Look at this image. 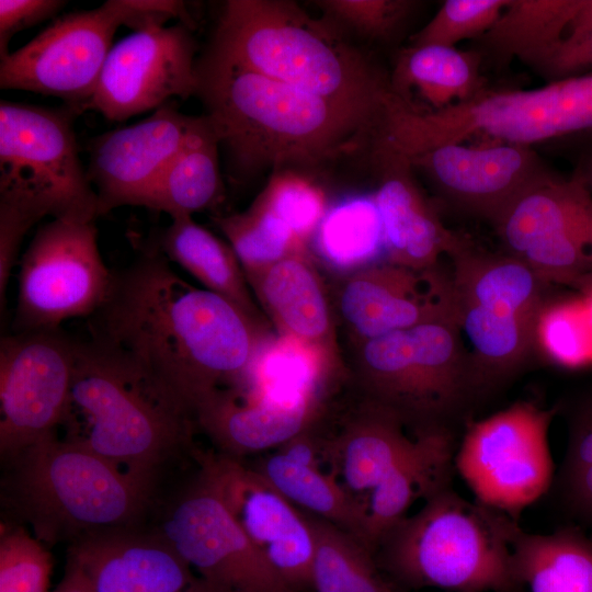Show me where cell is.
Masks as SVG:
<instances>
[{
	"mask_svg": "<svg viewBox=\"0 0 592 592\" xmlns=\"http://www.w3.org/2000/svg\"><path fill=\"white\" fill-rule=\"evenodd\" d=\"M66 3L62 0H1L0 59L10 53L9 43L15 34L53 18Z\"/></svg>",
	"mask_w": 592,
	"mask_h": 592,
	"instance_id": "cell-44",
	"label": "cell"
},
{
	"mask_svg": "<svg viewBox=\"0 0 592 592\" xmlns=\"http://www.w3.org/2000/svg\"><path fill=\"white\" fill-rule=\"evenodd\" d=\"M251 468L293 505L339 526L364 544V501L350 493L329 470L277 449Z\"/></svg>",
	"mask_w": 592,
	"mask_h": 592,
	"instance_id": "cell-31",
	"label": "cell"
},
{
	"mask_svg": "<svg viewBox=\"0 0 592 592\" xmlns=\"http://www.w3.org/2000/svg\"><path fill=\"white\" fill-rule=\"evenodd\" d=\"M304 513L315 539L312 592H396L360 539L321 517Z\"/></svg>",
	"mask_w": 592,
	"mask_h": 592,
	"instance_id": "cell-35",
	"label": "cell"
},
{
	"mask_svg": "<svg viewBox=\"0 0 592 592\" xmlns=\"http://www.w3.org/2000/svg\"><path fill=\"white\" fill-rule=\"evenodd\" d=\"M481 55L456 47L409 46L397 56L389 78L395 95L407 102L411 91L433 109L465 103L486 90L480 72Z\"/></svg>",
	"mask_w": 592,
	"mask_h": 592,
	"instance_id": "cell-28",
	"label": "cell"
},
{
	"mask_svg": "<svg viewBox=\"0 0 592 592\" xmlns=\"http://www.w3.org/2000/svg\"><path fill=\"white\" fill-rule=\"evenodd\" d=\"M200 474L293 592H312L315 539L305 513L240 459L198 454Z\"/></svg>",
	"mask_w": 592,
	"mask_h": 592,
	"instance_id": "cell-17",
	"label": "cell"
},
{
	"mask_svg": "<svg viewBox=\"0 0 592 592\" xmlns=\"http://www.w3.org/2000/svg\"><path fill=\"white\" fill-rule=\"evenodd\" d=\"M316 3L335 22L369 38H388L414 5L407 0H321Z\"/></svg>",
	"mask_w": 592,
	"mask_h": 592,
	"instance_id": "cell-43",
	"label": "cell"
},
{
	"mask_svg": "<svg viewBox=\"0 0 592 592\" xmlns=\"http://www.w3.org/2000/svg\"><path fill=\"white\" fill-rule=\"evenodd\" d=\"M396 592H400V591H397V590H396Z\"/></svg>",
	"mask_w": 592,
	"mask_h": 592,
	"instance_id": "cell-50",
	"label": "cell"
},
{
	"mask_svg": "<svg viewBox=\"0 0 592 592\" xmlns=\"http://www.w3.org/2000/svg\"><path fill=\"white\" fill-rule=\"evenodd\" d=\"M194 116L170 102L147 118L93 137L88 145V179L99 215L141 206L159 177L183 146Z\"/></svg>",
	"mask_w": 592,
	"mask_h": 592,
	"instance_id": "cell-20",
	"label": "cell"
},
{
	"mask_svg": "<svg viewBox=\"0 0 592 592\" xmlns=\"http://www.w3.org/2000/svg\"><path fill=\"white\" fill-rule=\"evenodd\" d=\"M67 561L93 592H212L160 533L127 528L86 536L70 544Z\"/></svg>",
	"mask_w": 592,
	"mask_h": 592,
	"instance_id": "cell-21",
	"label": "cell"
},
{
	"mask_svg": "<svg viewBox=\"0 0 592 592\" xmlns=\"http://www.w3.org/2000/svg\"><path fill=\"white\" fill-rule=\"evenodd\" d=\"M75 340L60 329L19 331L0 342V453L9 460L57 434L70 398Z\"/></svg>",
	"mask_w": 592,
	"mask_h": 592,
	"instance_id": "cell-14",
	"label": "cell"
},
{
	"mask_svg": "<svg viewBox=\"0 0 592 592\" xmlns=\"http://www.w3.org/2000/svg\"><path fill=\"white\" fill-rule=\"evenodd\" d=\"M219 149L210 119L194 116L183 146L159 177L144 207L173 219L216 206L224 196Z\"/></svg>",
	"mask_w": 592,
	"mask_h": 592,
	"instance_id": "cell-27",
	"label": "cell"
},
{
	"mask_svg": "<svg viewBox=\"0 0 592 592\" xmlns=\"http://www.w3.org/2000/svg\"><path fill=\"white\" fill-rule=\"evenodd\" d=\"M338 307L360 343L428 321L458 322L451 275L387 261L351 274L340 288Z\"/></svg>",
	"mask_w": 592,
	"mask_h": 592,
	"instance_id": "cell-19",
	"label": "cell"
},
{
	"mask_svg": "<svg viewBox=\"0 0 592 592\" xmlns=\"http://www.w3.org/2000/svg\"><path fill=\"white\" fill-rule=\"evenodd\" d=\"M214 221L229 241L244 273L265 269L306 249L285 224L254 203L243 213L215 217Z\"/></svg>",
	"mask_w": 592,
	"mask_h": 592,
	"instance_id": "cell-37",
	"label": "cell"
},
{
	"mask_svg": "<svg viewBox=\"0 0 592 592\" xmlns=\"http://www.w3.org/2000/svg\"><path fill=\"white\" fill-rule=\"evenodd\" d=\"M406 157L453 205L491 223L522 194L556 177L532 147L508 143L443 144Z\"/></svg>",
	"mask_w": 592,
	"mask_h": 592,
	"instance_id": "cell-18",
	"label": "cell"
},
{
	"mask_svg": "<svg viewBox=\"0 0 592 592\" xmlns=\"http://www.w3.org/2000/svg\"><path fill=\"white\" fill-rule=\"evenodd\" d=\"M535 70L550 81L592 71V32L577 39H562Z\"/></svg>",
	"mask_w": 592,
	"mask_h": 592,
	"instance_id": "cell-45",
	"label": "cell"
},
{
	"mask_svg": "<svg viewBox=\"0 0 592 592\" xmlns=\"http://www.w3.org/2000/svg\"><path fill=\"white\" fill-rule=\"evenodd\" d=\"M567 421L566 452L551 490L578 526L592 533V387L573 401Z\"/></svg>",
	"mask_w": 592,
	"mask_h": 592,
	"instance_id": "cell-36",
	"label": "cell"
},
{
	"mask_svg": "<svg viewBox=\"0 0 592 592\" xmlns=\"http://www.w3.org/2000/svg\"><path fill=\"white\" fill-rule=\"evenodd\" d=\"M318 409L225 387L198 405L194 421L221 454L240 459L246 454L280 447L297 436L311 426Z\"/></svg>",
	"mask_w": 592,
	"mask_h": 592,
	"instance_id": "cell-23",
	"label": "cell"
},
{
	"mask_svg": "<svg viewBox=\"0 0 592 592\" xmlns=\"http://www.w3.org/2000/svg\"><path fill=\"white\" fill-rule=\"evenodd\" d=\"M254 204L285 224L305 246L329 206L323 191L293 170L276 171Z\"/></svg>",
	"mask_w": 592,
	"mask_h": 592,
	"instance_id": "cell-39",
	"label": "cell"
},
{
	"mask_svg": "<svg viewBox=\"0 0 592 592\" xmlns=\"http://www.w3.org/2000/svg\"><path fill=\"white\" fill-rule=\"evenodd\" d=\"M128 0L54 20L29 43L0 60V88L64 100L79 113L93 95L116 30L129 27Z\"/></svg>",
	"mask_w": 592,
	"mask_h": 592,
	"instance_id": "cell-12",
	"label": "cell"
},
{
	"mask_svg": "<svg viewBox=\"0 0 592 592\" xmlns=\"http://www.w3.org/2000/svg\"><path fill=\"white\" fill-rule=\"evenodd\" d=\"M1 528L0 592H49L53 559L45 544L23 526Z\"/></svg>",
	"mask_w": 592,
	"mask_h": 592,
	"instance_id": "cell-40",
	"label": "cell"
},
{
	"mask_svg": "<svg viewBox=\"0 0 592 592\" xmlns=\"http://www.w3.org/2000/svg\"><path fill=\"white\" fill-rule=\"evenodd\" d=\"M556 411L517 401L467 428L454 465L478 503L517 522L551 490L548 432Z\"/></svg>",
	"mask_w": 592,
	"mask_h": 592,
	"instance_id": "cell-9",
	"label": "cell"
},
{
	"mask_svg": "<svg viewBox=\"0 0 592 592\" xmlns=\"http://www.w3.org/2000/svg\"><path fill=\"white\" fill-rule=\"evenodd\" d=\"M196 52L182 22L133 32L112 46L86 110L123 122L195 94Z\"/></svg>",
	"mask_w": 592,
	"mask_h": 592,
	"instance_id": "cell-16",
	"label": "cell"
},
{
	"mask_svg": "<svg viewBox=\"0 0 592 592\" xmlns=\"http://www.w3.org/2000/svg\"><path fill=\"white\" fill-rule=\"evenodd\" d=\"M9 462L13 505L44 544L133 528L153 485L57 434Z\"/></svg>",
	"mask_w": 592,
	"mask_h": 592,
	"instance_id": "cell-6",
	"label": "cell"
},
{
	"mask_svg": "<svg viewBox=\"0 0 592 592\" xmlns=\"http://www.w3.org/2000/svg\"><path fill=\"white\" fill-rule=\"evenodd\" d=\"M363 399L401 419L413 435L454 432L453 420L478 392L456 320L428 321L360 343Z\"/></svg>",
	"mask_w": 592,
	"mask_h": 592,
	"instance_id": "cell-7",
	"label": "cell"
},
{
	"mask_svg": "<svg viewBox=\"0 0 592 592\" xmlns=\"http://www.w3.org/2000/svg\"><path fill=\"white\" fill-rule=\"evenodd\" d=\"M208 53L383 122L389 78L297 3L229 0Z\"/></svg>",
	"mask_w": 592,
	"mask_h": 592,
	"instance_id": "cell-4",
	"label": "cell"
},
{
	"mask_svg": "<svg viewBox=\"0 0 592 592\" xmlns=\"http://www.w3.org/2000/svg\"><path fill=\"white\" fill-rule=\"evenodd\" d=\"M156 243L170 262L183 267L205 289L224 297L260 322L246 273L230 244L191 216L171 219Z\"/></svg>",
	"mask_w": 592,
	"mask_h": 592,
	"instance_id": "cell-30",
	"label": "cell"
},
{
	"mask_svg": "<svg viewBox=\"0 0 592 592\" xmlns=\"http://www.w3.org/2000/svg\"><path fill=\"white\" fill-rule=\"evenodd\" d=\"M159 533L212 592H293L200 473L169 509Z\"/></svg>",
	"mask_w": 592,
	"mask_h": 592,
	"instance_id": "cell-15",
	"label": "cell"
},
{
	"mask_svg": "<svg viewBox=\"0 0 592 592\" xmlns=\"http://www.w3.org/2000/svg\"><path fill=\"white\" fill-rule=\"evenodd\" d=\"M334 371L318 352L278 335L263 343L240 383L272 400L319 407L321 391Z\"/></svg>",
	"mask_w": 592,
	"mask_h": 592,
	"instance_id": "cell-34",
	"label": "cell"
},
{
	"mask_svg": "<svg viewBox=\"0 0 592 592\" xmlns=\"http://www.w3.org/2000/svg\"><path fill=\"white\" fill-rule=\"evenodd\" d=\"M52 592H93L82 572L67 561L65 573Z\"/></svg>",
	"mask_w": 592,
	"mask_h": 592,
	"instance_id": "cell-47",
	"label": "cell"
},
{
	"mask_svg": "<svg viewBox=\"0 0 592 592\" xmlns=\"http://www.w3.org/2000/svg\"><path fill=\"white\" fill-rule=\"evenodd\" d=\"M577 287H579L582 293L581 297L584 306L588 326L592 337V277L587 278Z\"/></svg>",
	"mask_w": 592,
	"mask_h": 592,
	"instance_id": "cell-48",
	"label": "cell"
},
{
	"mask_svg": "<svg viewBox=\"0 0 592 592\" xmlns=\"http://www.w3.org/2000/svg\"><path fill=\"white\" fill-rule=\"evenodd\" d=\"M414 437L395 413L363 399L337 434L322 439L323 463L350 493L364 501Z\"/></svg>",
	"mask_w": 592,
	"mask_h": 592,
	"instance_id": "cell-26",
	"label": "cell"
},
{
	"mask_svg": "<svg viewBox=\"0 0 592 592\" xmlns=\"http://www.w3.org/2000/svg\"><path fill=\"white\" fill-rule=\"evenodd\" d=\"M68 106L44 107L0 102V184L44 197L54 218L95 220L99 202L79 157L75 121Z\"/></svg>",
	"mask_w": 592,
	"mask_h": 592,
	"instance_id": "cell-11",
	"label": "cell"
},
{
	"mask_svg": "<svg viewBox=\"0 0 592 592\" xmlns=\"http://www.w3.org/2000/svg\"><path fill=\"white\" fill-rule=\"evenodd\" d=\"M583 0H510L479 39L498 58H517L534 69L565 38Z\"/></svg>",
	"mask_w": 592,
	"mask_h": 592,
	"instance_id": "cell-33",
	"label": "cell"
},
{
	"mask_svg": "<svg viewBox=\"0 0 592 592\" xmlns=\"http://www.w3.org/2000/svg\"><path fill=\"white\" fill-rule=\"evenodd\" d=\"M517 522L447 487L378 540L379 570L409 588L514 592L512 537Z\"/></svg>",
	"mask_w": 592,
	"mask_h": 592,
	"instance_id": "cell-5",
	"label": "cell"
},
{
	"mask_svg": "<svg viewBox=\"0 0 592 592\" xmlns=\"http://www.w3.org/2000/svg\"><path fill=\"white\" fill-rule=\"evenodd\" d=\"M112 277L95 220L53 218L21 260L15 332L58 330L68 319L90 318L105 301Z\"/></svg>",
	"mask_w": 592,
	"mask_h": 592,
	"instance_id": "cell-10",
	"label": "cell"
},
{
	"mask_svg": "<svg viewBox=\"0 0 592 592\" xmlns=\"http://www.w3.org/2000/svg\"><path fill=\"white\" fill-rule=\"evenodd\" d=\"M536 348L562 367L592 364V337L582 297L546 303L536 326Z\"/></svg>",
	"mask_w": 592,
	"mask_h": 592,
	"instance_id": "cell-38",
	"label": "cell"
},
{
	"mask_svg": "<svg viewBox=\"0 0 592 592\" xmlns=\"http://www.w3.org/2000/svg\"><path fill=\"white\" fill-rule=\"evenodd\" d=\"M46 216L55 217L54 206L22 186L0 184V305L18 260L21 243L31 227Z\"/></svg>",
	"mask_w": 592,
	"mask_h": 592,
	"instance_id": "cell-42",
	"label": "cell"
},
{
	"mask_svg": "<svg viewBox=\"0 0 592 592\" xmlns=\"http://www.w3.org/2000/svg\"><path fill=\"white\" fill-rule=\"evenodd\" d=\"M196 91L228 153L231 174L311 167L373 146L383 122L207 53Z\"/></svg>",
	"mask_w": 592,
	"mask_h": 592,
	"instance_id": "cell-2",
	"label": "cell"
},
{
	"mask_svg": "<svg viewBox=\"0 0 592 592\" xmlns=\"http://www.w3.org/2000/svg\"><path fill=\"white\" fill-rule=\"evenodd\" d=\"M510 0H446L433 18L410 37V46L455 47L480 38L494 24Z\"/></svg>",
	"mask_w": 592,
	"mask_h": 592,
	"instance_id": "cell-41",
	"label": "cell"
},
{
	"mask_svg": "<svg viewBox=\"0 0 592 592\" xmlns=\"http://www.w3.org/2000/svg\"><path fill=\"white\" fill-rule=\"evenodd\" d=\"M246 276L278 334L318 352L337 371L338 348L330 305L305 252L247 272Z\"/></svg>",
	"mask_w": 592,
	"mask_h": 592,
	"instance_id": "cell-24",
	"label": "cell"
},
{
	"mask_svg": "<svg viewBox=\"0 0 592 592\" xmlns=\"http://www.w3.org/2000/svg\"><path fill=\"white\" fill-rule=\"evenodd\" d=\"M492 224L506 254L546 284L592 277V192L576 174L532 187Z\"/></svg>",
	"mask_w": 592,
	"mask_h": 592,
	"instance_id": "cell-13",
	"label": "cell"
},
{
	"mask_svg": "<svg viewBox=\"0 0 592 592\" xmlns=\"http://www.w3.org/2000/svg\"><path fill=\"white\" fill-rule=\"evenodd\" d=\"M308 243L326 265L342 273L380 263L386 244L374 196L354 194L329 205Z\"/></svg>",
	"mask_w": 592,
	"mask_h": 592,
	"instance_id": "cell-32",
	"label": "cell"
},
{
	"mask_svg": "<svg viewBox=\"0 0 592 592\" xmlns=\"http://www.w3.org/2000/svg\"><path fill=\"white\" fill-rule=\"evenodd\" d=\"M194 423L173 394L126 352L93 335L75 340L62 439L153 480L167 459L189 446Z\"/></svg>",
	"mask_w": 592,
	"mask_h": 592,
	"instance_id": "cell-3",
	"label": "cell"
},
{
	"mask_svg": "<svg viewBox=\"0 0 592 592\" xmlns=\"http://www.w3.org/2000/svg\"><path fill=\"white\" fill-rule=\"evenodd\" d=\"M576 175L580 178L592 192V151L583 157Z\"/></svg>",
	"mask_w": 592,
	"mask_h": 592,
	"instance_id": "cell-49",
	"label": "cell"
},
{
	"mask_svg": "<svg viewBox=\"0 0 592 592\" xmlns=\"http://www.w3.org/2000/svg\"><path fill=\"white\" fill-rule=\"evenodd\" d=\"M590 32H592V0H583L571 20L563 39H577Z\"/></svg>",
	"mask_w": 592,
	"mask_h": 592,
	"instance_id": "cell-46",
	"label": "cell"
},
{
	"mask_svg": "<svg viewBox=\"0 0 592 592\" xmlns=\"http://www.w3.org/2000/svg\"><path fill=\"white\" fill-rule=\"evenodd\" d=\"M89 332L147 368L193 419L213 392L241 382L267 340L261 323L229 300L180 277L156 242L113 270Z\"/></svg>",
	"mask_w": 592,
	"mask_h": 592,
	"instance_id": "cell-1",
	"label": "cell"
},
{
	"mask_svg": "<svg viewBox=\"0 0 592 592\" xmlns=\"http://www.w3.org/2000/svg\"><path fill=\"white\" fill-rule=\"evenodd\" d=\"M378 184L373 194L382 218L386 261L415 269L437 267L460 239L446 229L420 190L414 169L379 136L372 149Z\"/></svg>",
	"mask_w": 592,
	"mask_h": 592,
	"instance_id": "cell-22",
	"label": "cell"
},
{
	"mask_svg": "<svg viewBox=\"0 0 592 592\" xmlns=\"http://www.w3.org/2000/svg\"><path fill=\"white\" fill-rule=\"evenodd\" d=\"M457 448L454 432L415 435L408 451L364 499V544L374 553L380 537L418 500L451 487Z\"/></svg>",
	"mask_w": 592,
	"mask_h": 592,
	"instance_id": "cell-25",
	"label": "cell"
},
{
	"mask_svg": "<svg viewBox=\"0 0 592 592\" xmlns=\"http://www.w3.org/2000/svg\"><path fill=\"white\" fill-rule=\"evenodd\" d=\"M449 258L458 326L480 391L513 374L536 348L548 284L516 258L480 251L464 239Z\"/></svg>",
	"mask_w": 592,
	"mask_h": 592,
	"instance_id": "cell-8",
	"label": "cell"
},
{
	"mask_svg": "<svg viewBox=\"0 0 592 592\" xmlns=\"http://www.w3.org/2000/svg\"><path fill=\"white\" fill-rule=\"evenodd\" d=\"M516 579L530 592H592V536L578 525L512 537Z\"/></svg>",
	"mask_w": 592,
	"mask_h": 592,
	"instance_id": "cell-29",
	"label": "cell"
}]
</instances>
